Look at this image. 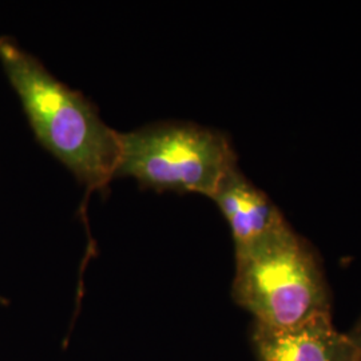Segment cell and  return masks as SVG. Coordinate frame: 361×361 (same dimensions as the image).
<instances>
[{
  "mask_svg": "<svg viewBox=\"0 0 361 361\" xmlns=\"http://www.w3.org/2000/svg\"><path fill=\"white\" fill-rule=\"evenodd\" d=\"M0 65L39 143L86 188V197L106 189L116 174L119 131L13 37H0Z\"/></svg>",
  "mask_w": 361,
  "mask_h": 361,
  "instance_id": "6da1fadb",
  "label": "cell"
},
{
  "mask_svg": "<svg viewBox=\"0 0 361 361\" xmlns=\"http://www.w3.org/2000/svg\"><path fill=\"white\" fill-rule=\"evenodd\" d=\"M234 257L233 300L253 316V324L289 329L332 317L322 259L289 224Z\"/></svg>",
  "mask_w": 361,
  "mask_h": 361,
  "instance_id": "7a4b0ae2",
  "label": "cell"
},
{
  "mask_svg": "<svg viewBox=\"0 0 361 361\" xmlns=\"http://www.w3.org/2000/svg\"><path fill=\"white\" fill-rule=\"evenodd\" d=\"M238 168L231 138L194 122L164 121L119 133L114 178H133L154 192L216 193Z\"/></svg>",
  "mask_w": 361,
  "mask_h": 361,
  "instance_id": "3957f363",
  "label": "cell"
},
{
  "mask_svg": "<svg viewBox=\"0 0 361 361\" xmlns=\"http://www.w3.org/2000/svg\"><path fill=\"white\" fill-rule=\"evenodd\" d=\"M250 343L257 361H361L360 349L336 329L332 317L289 329L253 324Z\"/></svg>",
  "mask_w": 361,
  "mask_h": 361,
  "instance_id": "277c9868",
  "label": "cell"
},
{
  "mask_svg": "<svg viewBox=\"0 0 361 361\" xmlns=\"http://www.w3.org/2000/svg\"><path fill=\"white\" fill-rule=\"evenodd\" d=\"M210 200L229 225L234 253L257 244L288 224L268 194L247 180L240 166L224 178Z\"/></svg>",
  "mask_w": 361,
  "mask_h": 361,
  "instance_id": "5b68a950",
  "label": "cell"
},
{
  "mask_svg": "<svg viewBox=\"0 0 361 361\" xmlns=\"http://www.w3.org/2000/svg\"><path fill=\"white\" fill-rule=\"evenodd\" d=\"M349 337L353 340V343L356 344V347L360 349L361 352V316L359 317V320L356 322V324L350 328V331L347 332Z\"/></svg>",
  "mask_w": 361,
  "mask_h": 361,
  "instance_id": "8992f818",
  "label": "cell"
}]
</instances>
